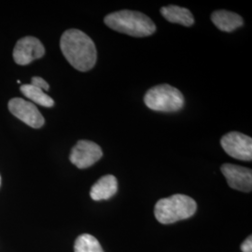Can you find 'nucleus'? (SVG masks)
Wrapping results in <instances>:
<instances>
[{
    "mask_svg": "<svg viewBox=\"0 0 252 252\" xmlns=\"http://www.w3.org/2000/svg\"><path fill=\"white\" fill-rule=\"evenodd\" d=\"M60 48L67 62L79 71H89L96 63L94 42L79 29L66 30L61 36Z\"/></svg>",
    "mask_w": 252,
    "mask_h": 252,
    "instance_id": "obj_1",
    "label": "nucleus"
},
{
    "mask_svg": "<svg viewBox=\"0 0 252 252\" xmlns=\"http://www.w3.org/2000/svg\"><path fill=\"white\" fill-rule=\"evenodd\" d=\"M107 27L128 36L143 37L153 35L156 26L144 13L124 9L112 12L104 19Z\"/></svg>",
    "mask_w": 252,
    "mask_h": 252,
    "instance_id": "obj_2",
    "label": "nucleus"
},
{
    "mask_svg": "<svg viewBox=\"0 0 252 252\" xmlns=\"http://www.w3.org/2000/svg\"><path fill=\"white\" fill-rule=\"evenodd\" d=\"M197 210L196 202L184 194H174L159 200L154 207L156 220L162 224H172L193 216Z\"/></svg>",
    "mask_w": 252,
    "mask_h": 252,
    "instance_id": "obj_3",
    "label": "nucleus"
},
{
    "mask_svg": "<svg viewBox=\"0 0 252 252\" xmlns=\"http://www.w3.org/2000/svg\"><path fill=\"white\" fill-rule=\"evenodd\" d=\"M145 105L155 111L175 112L183 108L184 97L179 89L169 84L156 85L146 93Z\"/></svg>",
    "mask_w": 252,
    "mask_h": 252,
    "instance_id": "obj_4",
    "label": "nucleus"
},
{
    "mask_svg": "<svg viewBox=\"0 0 252 252\" xmlns=\"http://www.w3.org/2000/svg\"><path fill=\"white\" fill-rule=\"evenodd\" d=\"M220 145L228 155L241 161L252 160V139L239 132H230L220 139Z\"/></svg>",
    "mask_w": 252,
    "mask_h": 252,
    "instance_id": "obj_5",
    "label": "nucleus"
},
{
    "mask_svg": "<svg viewBox=\"0 0 252 252\" xmlns=\"http://www.w3.org/2000/svg\"><path fill=\"white\" fill-rule=\"evenodd\" d=\"M103 152L98 145L90 140H80L73 147L69 160L80 169H85L98 162Z\"/></svg>",
    "mask_w": 252,
    "mask_h": 252,
    "instance_id": "obj_6",
    "label": "nucleus"
},
{
    "mask_svg": "<svg viewBox=\"0 0 252 252\" xmlns=\"http://www.w3.org/2000/svg\"><path fill=\"white\" fill-rule=\"evenodd\" d=\"M8 107L11 114L32 128L37 129L45 124L42 114L32 102L18 97L12 98L9 100Z\"/></svg>",
    "mask_w": 252,
    "mask_h": 252,
    "instance_id": "obj_7",
    "label": "nucleus"
},
{
    "mask_svg": "<svg viewBox=\"0 0 252 252\" xmlns=\"http://www.w3.org/2000/svg\"><path fill=\"white\" fill-rule=\"evenodd\" d=\"M45 54V48L39 39L25 36L19 39L13 49V60L20 65H27Z\"/></svg>",
    "mask_w": 252,
    "mask_h": 252,
    "instance_id": "obj_8",
    "label": "nucleus"
},
{
    "mask_svg": "<svg viewBox=\"0 0 252 252\" xmlns=\"http://www.w3.org/2000/svg\"><path fill=\"white\" fill-rule=\"evenodd\" d=\"M221 172L225 177L228 185L232 189L244 192H251L252 189V169L232 163H225L221 166Z\"/></svg>",
    "mask_w": 252,
    "mask_h": 252,
    "instance_id": "obj_9",
    "label": "nucleus"
},
{
    "mask_svg": "<svg viewBox=\"0 0 252 252\" xmlns=\"http://www.w3.org/2000/svg\"><path fill=\"white\" fill-rule=\"evenodd\" d=\"M117 190V179L112 175H106L97 180L91 188V198L94 201L108 200L114 196Z\"/></svg>",
    "mask_w": 252,
    "mask_h": 252,
    "instance_id": "obj_10",
    "label": "nucleus"
},
{
    "mask_svg": "<svg viewBox=\"0 0 252 252\" xmlns=\"http://www.w3.org/2000/svg\"><path fill=\"white\" fill-rule=\"evenodd\" d=\"M211 21L218 29L223 32H233L243 26V18L228 10H216L211 14Z\"/></svg>",
    "mask_w": 252,
    "mask_h": 252,
    "instance_id": "obj_11",
    "label": "nucleus"
},
{
    "mask_svg": "<svg viewBox=\"0 0 252 252\" xmlns=\"http://www.w3.org/2000/svg\"><path fill=\"white\" fill-rule=\"evenodd\" d=\"M161 13L168 22L174 24H180L184 27H190L194 24L193 15L189 9L180 6L170 5L162 7Z\"/></svg>",
    "mask_w": 252,
    "mask_h": 252,
    "instance_id": "obj_12",
    "label": "nucleus"
},
{
    "mask_svg": "<svg viewBox=\"0 0 252 252\" xmlns=\"http://www.w3.org/2000/svg\"><path fill=\"white\" fill-rule=\"evenodd\" d=\"M20 90L23 94L28 99L33 101L37 105L45 108H52L54 106V101L52 97H50L45 92L35 87L31 84H24L20 87Z\"/></svg>",
    "mask_w": 252,
    "mask_h": 252,
    "instance_id": "obj_13",
    "label": "nucleus"
},
{
    "mask_svg": "<svg viewBox=\"0 0 252 252\" xmlns=\"http://www.w3.org/2000/svg\"><path fill=\"white\" fill-rule=\"evenodd\" d=\"M74 252H105L98 240L88 234H81L75 241Z\"/></svg>",
    "mask_w": 252,
    "mask_h": 252,
    "instance_id": "obj_14",
    "label": "nucleus"
},
{
    "mask_svg": "<svg viewBox=\"0 0 252 252\" xmlns=\"http://www.w3.org/2000/svg\"><path fill=\"white\" fill-rule=\"evenodd\" d=\"M31 85L41 89L43 92H47V91H49V89H50L49 83L45 80H43L42 78H40V77H33L31 79Z\"/></svg>",
    "mask_w": 252,
    "mask_h": 252,
    "instance_id": "obj_15",
    "label": "nucleus"
},
{
    "mask_svg": "<svg viewBox=\"0 0 252 252\" xmlns=\"http://www.w3.org/2000/svg\"><path fill=\"white\" fill-rule=\"evenodd\" d=\"M240 249L243 252H252V237L250 235L243 243L241 244Z\"/></svg>",
    "mask_w": 252,
    "mask_h": 252,
    "instance_id": "obj_16",
    "label": "nucleus"
},
{
    "mask_svg": "<svg viewBox=\"0 0 252 252\" xmlns=\"http://www.w3.org/2000/svg\"><path fill=\"white\" fill-rule=\"evenodd\" d=\"M0 186H1V177H0Z\"/></svg>",
    "mask_w": 252,
    "mask_h": 252,
    "instance_id": "obj_17",
    "label": "nucleus"
}]
</instances>
